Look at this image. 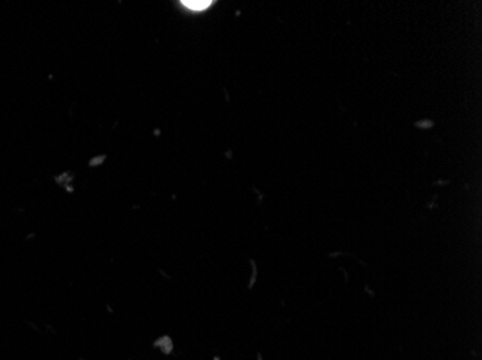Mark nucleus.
<instances>
[{
    "mask_svg": "<svg viewBox=\"0 0 482 360\" xmlns=\"http://www.w3.org/2000/svg\"><path fill=\"white\" fill-rule=\"evenodd\" d=\"M183 8L186 9H190L193 12H202L205 9H208L212 2H208V0H194V2H191V0H185V2H182Z\"/></svg>",
    "mask_w": 482,
    "mask_h": 360,
    "instance_id": "nucleus-1",
    "label": "nucleus"
}]
</instances>
